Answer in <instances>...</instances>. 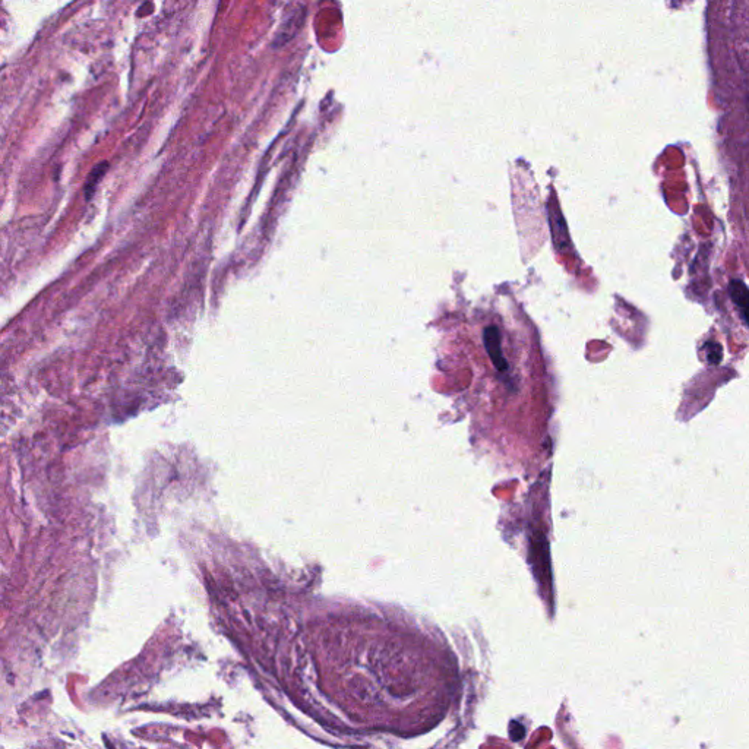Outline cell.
Masks as SVG:
<instances>
[{
  "label": "cell",
  "mask_w": 749,
  "mask_h": 749,
  "mask_svg": "<svg viewBox=\"0 0 749 749\" xmlns=\"http://www.w3.org/2000/svg\"><path fill=\"white\" fill-rule=\"evenodd\" d=\"M303 15L304 14L302 10H296L295 14L287 19V22H284L281 30L277 34V46H283L284 43L290 41L291 38L295 37V34L297 33V30L300 28V25L303 22Z\"/></svg>",
  "instance_id": "2"
},
{
  "label": "cell",
  "mask_w": 749,
  "mask_h": 749,
  "mask_svg": "<svg viewBox=\"0 0 749 749\" xmlns=\"http://www.w3.org/2000/svg\"><path fill=\"white\" fill-rule=\"evenodd\" d=\"M730 296L733 303L741 309L742 320L746 321V312H748V288L743 281L733 280L730 283Z\"/></svg>",
  "instance_id": "3"
},
{
  "label": "cell",
  "mask_w": 749,
  "mask_h": 749,
  "mask_svg": "<svg viewBox=\"0 0 749 749\" xmlns=\"http://www.w3.org/2000/svg\"><path fill=\"white\" fill-rule=\"evenodd\" d=\"M104 167H107V164H101V166H98L97 169H94V172L91 173V176H90V177H88L86 189H88V187H90V186H95V185H97V182L100 181V176H101V174H103V172H104V170H103Z\"/></svg>",
  "instance_id": "5"
},
{
  "label": "cell",
  "mask_w": 749,
  "mask_h": 749,
  "mask_svg": "<svg viewBox=\"0 0 749 749\" xmlns=\"http://www.w3.org/2000/svg\"><path fill=\"white\" fill-rule=\"evenodd\" d=\"M483 341H485L486 351L489 354L492 363L494 364V367H497L499 372H505L508 369V363H506V360L503 358V353H502V349H501L499 329L494 325L488 326L485 329V333H483Z\"/></svg>",
  "instance_id": "1"
},
{
  "label": "cell",
  "mask_w": 749,
  "mask_h": 749,
  "mask_svg": "<svg viewBox=\"0 0 749 749\" xmlns=\"http://www.w3.org/2000/svg\"><path fill=\"white\" fill-rule=\"evenodd\" d=\"M705 351H707V359H708V363L712 364H717L720 360H721V347L719 344H714V342H707L705 344Z\"/></svg>",
  "instance_id": "4"
}]
</instances>
